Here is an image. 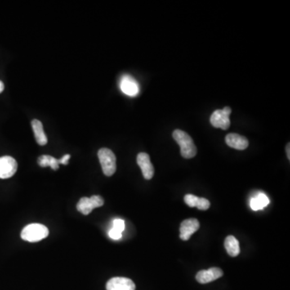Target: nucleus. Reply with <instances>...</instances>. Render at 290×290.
<instances>
[{"label":"nucleus","mask_w":290,"mask_h":290,"mask_svg":"<svg viewBox=\"0 0 290 290\" xmlns=\"http://www.w3.org/2000/svg\"><path fill=\"white\" fill-rule=\"evenodd\" d=\"M210 206H211V202H209L208 200L204 198H198V203L196 206V207L198 210L206 211V210H208L210 208Z\"/></svg>","instance_id":"obj_18"},{"label":"nucleus","mask_w":290,"mask_h":290,"mask_svg":"<svg viewBox=\"0 0 290 290\" xmlns=\"http://www.w3.org/2000/svg\"><path fill=\"white\" fill-rule=\"evenodd\" d=\"M224 276V272L219 268H211L207 270L199 271L196 275V280L200 284H207L214 282Z\"/></svg>","instance_id":"obj_11"},{"label":"nucleus","mask_w":290,"mask_h":290,"mask_svg":"<svg viewBox=\"0 0 290 290\" xmlns=\"http://www.w3.org/2000/svg\"><path fill=\"white\" fill-rule=\"evenodd\" d=\"M121 90L125 95L135 97L140 92V86L138 82L130 75H123L119 82Z\"/></svg>","instance_id":"obj_8"},{"label":"nucleus","mask_w":290,"mask_h":290,"mask_svg":"<svg viewBox=\"0 0 290 290\" xmlns=\"http://www.w3.org/2000/svg\"><path fill=\"white\" fill-rule=\"evenodd\" d=\"M32 127L34 132L35 138L37 140V144L41 146H44L48 143L47 136L45 135L44 131L43 124L38 119H33L32 121Z\"/></svg>","instance_id":"obj_13"},{"label":"nucleus","mask_w":290,"mask_h":290,"mask_svg":"<svg viewBox=\"0 0 290 290\" xmlns=\"http://www.w3.org/2000/svg\"><path fill=\"white\" fill-rule=\"evenodd\" d=\"M135 285L126 277H114L107 283V290H135Z\"/></svg>","instance_id":"obj_9"},{"label":"nucleus","mask_w":290,"mask_h":290,"mask_svg":"<svg viewBox=\"0 0 290 290\" xmlns=\"http://www.w3.org/2000/svg\"><path fill=\"white\" fill-rule=\"evenodd\" d=\"M38 165L41 167H48L50 166L52 170H57L59 168V160L54 157L49 156V155H43L38 158Z\"/></svg>","instance_id":"obj_16"},{"label":"nucleus","mask_w":290,"mask_h":290,"mask_svg":"<svg viewBox=\"0 0 290 290\" xmlns=\"http://www.w3.org/2000/svg\"><path fill=\"white\" fill-rule=\"evenodd\" d=\"M69 159H70V155H64L62 158H60V159L59 160V163L62 164V165H64V166H66V165H68V163H69Z\"/></svg>","instance_id":"obj_21"},{"label":"nucleus","mask_w":290,"mask_h":290,"mask_svg":"<svg viewBox=\"0 0 290 290\" xmlns=\"http://www.w3.org/2000/svg\"><path fill=\"white\" fill-rule=\"evenodd\" d=\"M137 164L142 170L144 178L150 180L154 175V168L151 162L149 155L145 153H140L137 156Z\"/></svg>","instance_id":"obj_10"},{"label":"nucleus","mask_w":290,"mask_h":290,"mask_svg":"<svg viewBox=\"0 0 290 290\" xmlns=\"http://www.w3.org/2000/svg\"><path fill=\"white\" fill-rule=\"evenodd\" d=\"M17 162L13 157H0V178H10L17 171Z\"/></svg>","instance_id":"obj_6"},{"label":"nucleus","mask_w":290,"mask_h":290,"mask_svg":"<svg viewBox=\"0 0 290 290\" xmlns=\"http://www.w3.org/2000/svg\"><path fill=\"white\" fill-rule=\"evenodd\" d=\"M269 203V198L264 193H260L256 197L251 198L250 206L253 211H257L264 209Z\"/></svg>","instance_id":"obj_15"},{"label":"nucleus","mask_w":290,"mask_h":290,"mask_svg":"<svg viewBox=\"0 0 290 290\" xmlns=\"http://www.w3.org/2000/svg\"><path fill=\"white\" fill-rule=\"evenodd\" d=\"M109 236L112 239L118 240V239H120L121 237H122V233L118 232V231L115 230L114 228H112V230L109 232Z\"/></svg>","instance_id":"obj_20"},{"label":"nucleus","mask_w":290,"mask_h":290,"mask_svg":"<svg viewBox=\"0 0 290 290\" xmlns=\"http://www.w3.org/2000/svg\"><path fill=\"white\" fill-rule=\"evenodd\" d=\"M175 141L180 145V154L185 159H190L195 157L197 154L196 148L193 139L185 131L181 130H175L173 133Z\"/></svg>","instance_id":"obj_1"},{"label":"nucleus","mask_w":290,"mask_h":290,"mask_svg":"<svg viewBox=\"0 0 290 290\" xmlns=\"http://www.w3.org/2000/svg\"><path fill=\"white\" fill-rule=\"evenodd\" d=\"M290 144H287V146H286V153H287V157H288L289 160H290Z\"/></svg>","instance_id":"obj_22"},{"label":"nucleus","mask_w":290,"mask_h":290,"mask_svg":"<svg viewBox=\"0 0 290 290\" xmlns=\"http://www.w3.org/2000/svg\"><path fill=\"white\" fill-rule=\"evenodd\" d=\"M200 224L198 219H185L180 227V238L184 241L189 240L192 234L199 229Z\"/></svg>","instance_id":"obj_7"},{"label":"nucleus","mask_w":290,"mask_h":290,"mask_svg":"<svg viewBox=\"0 0 290 290\" xmlns=\"http://www.w3.org/2000/svg\"><path fill=\"white\" fill-rule=\"evenodd\" d=\"M98 157L101 164L103 174L106 176H112L116 171V155L108 148H103L99 151Z\"/></svg>","instance_id":"obj_3"},{"label":"nucleus","mask_w":290,"mask_h":290,"mask_svg":"<svg viewBox=\"0 0 290 290\" xmlns=\"http://www.w3.org/2000/svg\"><path fill=\"white\" fill-rule=\"evenodd\" d=\"M198 197L193 194H186L184 197V201L189 207H196L198 203Z\"/></svg>","instance_id":"obj_17"},{"label":"nucleus","mask_w":290,"mask_h":290,"mask_svg":"<svg viewBox=\"0 0 290 290\" xmlns=\"http://www.w3.org/2000/svg\"><path fill=\"white\" fill-rule=\"evenodd\" d=\"M225 140L228 146L237 150H244L249 144L247 138L236 133L228 134L226 136Z\"/></svg>","instance_id":"obj_12"},{"label":"nucleus","mask_w":290,"mask_h":290,"mask_svg":"<svg viewBox=\"0 0 290 290\" xmlns=\"http://www.w3.org/2000/svg\"><path fill=\"white\" fill-rule=\"evenodd\" d=\"M113 228L115 230L122 233L125 229V222L120 219H115L114 222H113Z\"/></svg>","instance_id":"obj_19"},{"label":"nucleus","mask_w":290,"mask_h":290,"mask_svg":"<svg viewBox=\"0 0 290 290\" xmlns=\"http://www.w3.org/2000/svg\"><path fill=\"white\" fill-rule=\"evenodd\" d=\"M3 90H4V84L2 81H0V94L3 91Z\"/></svg>","instance_id":"obj_23"},{"label":"nucleus","mask_w":290,"mask_h":290,"mask_svg":"<svg viewBox=\"0 0 290 290\" xmlns=\"http://www.w3.org/2000/svg\"><path fill=\"white\" fill-rule=\"evenodd\" d=\"M232 109L226 107L223 110H216L211 116V123L213 127L227 130L231 125L230 115Z\"/></svg>","instance_id":"obj_4"},{"label":"nucleus","mask_w":290,"mask_h":290,"mask_svg":"<svg viewBox=\"0 0 290 290\" xmlns=\"http://www.w3.org/2000/svg\"><path fill=\"white\" fill-rule=\"evenodd\" d=\"M49 235V229L42 224H32L27 226L21 232V238L28 242H38Z\"/></svg>","instance_id":"obj_2"},{"label":"nucleus","mask_w":290,"mask_h":290,"mask_svg":"<svg viewBox=\"0 0 290 290\" xmlns=\"http://www.w3.org/2000/svg\"><path fill=\"white\" fill-rule=\"evenodd\" d=\"M224 246L229 256L232 257H235L240 253V247H239L238 241L233 235H229L226 238Z\"/></svg>","instance_id":"obj_14"},{"label":"nucleus","mask_w":290,"mask_h":290,"mask_svg":"<svg viewBox=\"0 0 290 290\" xmlns=\"http://www.w3.org/2000/svg\"><path fill=\"white\" fill-rule=\"evenodd\" d=\"M104 204V200L101 196L94 195L91 198H81L77 203V211L82 213V215H87L92 212L93 210L98 207H101Z\"/></svg>","instance_id":"obj_5"}]
</instances>
